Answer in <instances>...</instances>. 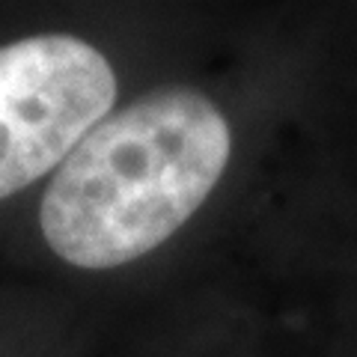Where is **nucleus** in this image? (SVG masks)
<instances>
[{
  "instance_id": "2",
  "label": "nucleus",
  "mask_w": 357,
  "mask_h": 357,
  "mask_svg": "<svg viewBox=\"0 0 357 357\" xmlns=\"http://www.w3.org/2000/svg\"><path fill=\"white\" fill-rule=\"evenodd\" d=\"M119 81L93 42L39 33L0 45V199L75 152L116 110Z\"/></svg>"
},
{
  "instance_id": "1",
  "label": "nucleus",
  "mask_w": 357,
  "mask_h": 357,
  "mask_svg": "<svg viewBox=\"0 0 357 357\" xmlns=\"http://www.w3.org/2000/svg\"><path fill=\"white\" fill-rule=\"evenodd\" d=\"M236 128L208 93L158 86L114 110L45 188L48 248L81 271H114L164 248L218 191Z\"/></svg>"
}]
</instances>
